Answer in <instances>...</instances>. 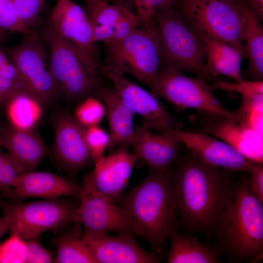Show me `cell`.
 I'll return each instance as SVG.
<instances>
[{
  "label": "cell",
  "mask_w": 263,
  "mask_h": 263,
  "mask_svg": "<svg viewBox=\"0 0 263 263\" xmlns=\"http://www.w3.org/2000/svg\"><path fill=\"white\" fill-rule=\"evenodd\" d=\"M169 169L177 197L178 224L210 235L233 191L234 172L207 165L186 148Z\"/></svg>",
  "instance_id": "1"
},
{
  "label": "cell",
  "mask_w": 263,
  "mask_h": 263,
  "mask_svg": "<svg viewBox=\"0 0 263 263\" xmlns=\"http://www.w3.org/2000/svg\"><path fill=\"white\" fill-rule=\"evenodd\" d=\"M117 204L132 219L138 235L160 256L178 224V202L169 170L150 169L141 182L124 192Z\"/></svg>",
  "instance_id": "2"
},
{
  "label": "cell",
  "mask_w": 263,
  "mask_h": 263,
  "mask_svg": "<svg viewBox=\"0 0 263 263\" xmlns=\"http://www.w3.org/2000/svg\"><path fill=\"white\" fill-rule=\"evenodd\" d=\"M246 179L235 183L212 233L213 246L234 263H255L263 258V203L251 191Z\"/></svg>",
  "instance_id": "3"
},
{
  "label": "cell",
  "mask_w": 263,
  "mask_h": 263,
  "mask_svg": "<svg viewBox=\"0 0 263 263\" xmlns=\"http://www.w3.org/2000/svg\"><path fill=\"white\" fill-rule=\"evenodd\" d=\"M39 32L49 49L51 73L59 96L73 103L98 96L104 88L99 71L86 63L49 20Z\"/></svg>",
  "instance_id": "4"
},
{
  "label": "cell",
  "mask_w": 263,
  "mask_h": 263,
  "mask_svg": "<svg viewBox=\"0 0 263 263\" xmlns=\"http://www.w3.org/2000/svg\"><path fill=\"white\" fill-rule=\"evenodd\" d=\"M193 30L244 53V29L249 8L244 0H174Z\"/></svg>",
  "instance_id": "5"
},
{
  "label": "cell",
  "mask_w": 263,
  "mask_h": 263,
  "mask_svg": "<svg viewBox=\"0 0 263 263\" xmlns=\"http://www.w3.org/2000/svg\"><path fill=\"white\" fill-rule=\"evenodd\" d=\"M103 63L150 88L162 67L156 23L139 27L122 40L104 44Z\"/></svg>",
  "instance_id": "6"
},
{
  "label": "cell",
  "mask_w": 263,
  "mask_h": 263,
  "mask_svg": "<svg viewBox=\"0 0 263 263\" xmlns=\"http://www.w3.org/2000/svg\"><path fill=\"white\" fill-rule=\"evenodd\" d=\"M161 66L201 75L205 65L203 44L197 33L173 7L155 17Z\"/></svg>",
  "instance_id": "7"
},
{
  "label": "cell",
  "mask_w": 263,
  "mask_h": 263,
  "mask_svg": "<svg viewBox=\"0 0 263 263\" xmlns=\"http://www.w3.org/2000/svg\"><path fill=\"white\" fill-rule=\"evenodd\" d=\"M77 206L74 201L61 198L28 202L0 199L8 230L27 240L74 223Z\"/></svg>",
  "instance_id": "8"
},
{
  "label": "cell",
  "mask_w": 263,
  "mask_h": 263,
  "mask_svg": "<svg viewBox=\"0 0 263 263\" xmlns=\"http://www.w3.org/2000/svg\"><path fill=\"white\" fill-rule=\"evenodd\" d=\"M151 93L181 109L236 118L234 111L225 107L204 80L185 75L172 67H162L150 87Z\"/></svg>",
  "instance_id": "9"
},
{
  "label": "cell",
  "mask_w": 263,
  "mask_h": 263,
  "mask_svg": "<svg viewBox=\"0 0 263 263\" xmlns=\"http://www.w3.org/2000/svg\"><path fill=\"white\" fill-rule=\"evenodd\" d=\"M23 35L19 44L8 50L7 57L22 75L29 91L44 105L49 104L59 94L51 73L48 46L38 29Z\"/></svg>",
  "instance_id": "10"
},
{
  "label": "cell",
  "mask_w": 263,
  "mask_h": 263,
  "mask_svg": "<svg viewBox=\"0 0 263 263\" xmlns=\"http://www.w3.org/2000/svg\"><path fill=\"white\" fill-rule=\"evenodd\" d=\"M99 71L112 82L113 87L125 105L134 114L142 118L143 127L162 133L183 129L184 123L172 115L153 93L107 66L100 65Z\"/></svg>",
  "instance_id": "11"
},
{
  "label": "cell",
  "mask_w": 263,
  "mask_h": 263,
  "mask_svg": "<svg viewBox=\"0 0 263 263\" xmlns=\"http://www.w3.org/2000/svg\"><path fill=\"white\" fill-rule=\"evenodd\" d=\"M78 196L74 222L88 233L114 232L138 235L136 225L127 211L98 192L86 179Z\"/></svg>",
  "instance_id": "12"
},
{
  "label": "cell",
  "mask_w": 263,
  "mask_h": 263,
  "mask_svg": "<svg viewBox=\"0 0 263 263\" xmlns=\"http://www.w3.org/2000/svg\"><path fill=\"white\" fill-rule=\"evenodd\" d=\"M190 125L183 130L207 134L230 145L248 159L263 162V136L240 124L236 118L196 111L188 119Z\"/></svg>",
  "instance_id": "13"
},
{
  "label": "cell",
  "mask_w": 263,
  "mask_h": 263,
  "mask_svg": "<svg viewBox=\"0 0 263 263\" xmlns=\"http://www.w3.org/2000/svg\"><path fill=\"white\" fill-rule=\"evenodd\" d=\"M49 21L89 66L99 70V54L94 41L89 15L72 0H57Z\"/></svg>",
  "instance_id": "14"
},
{
  "label": "cell",
  "mask_w": 263,
  "mask_h": 263,
  "mask_svg": "<svg viewBox=\"0 0 263 263\" xmlns=\"http://www.w3.org/2000/svg\"><path fill=\"white\" fill-rule=\"evenodd\" d=\"M52 121L54 132L52 150L54 158L71 173L84 169L92 160L85 140L84 127L74 116L65 112L56 113Z\"/></svg>",
  "instance_id": "15"
},
{
  "label": "cell",
  "mask_w": 263,
  "mask_h": 263,
  "mask_svg": "<svg viewBox=\"0 0 263 263\" xmlns=\"http://www.w3.org/2000/svg\"><path fill=\"white\" fill-rule=\"evenodd\" d=\"M169 133L204 164L237 172H249L256 163L236 149L213 136L203 133L176 130Z\"/></svg>",
  "instance_id": "16"
},
{
  "label": "cell",
  "mask_w": 263,
  "mask_h": 263,
  "mask_svg": "<svg viewBox=\"0 0 263 263\" xmlns=\"http://www.w3.org/2000/svg\"><path fill=\"white\" fill-rule=\"evenodd\" d=\"M138 160L128 147H120L94 161V169L84 178L98 192L117 204Z\"/></svg>",
  "instance_id": "17"
},
{
  "label": "cell",
  "mask_w": 263,
  "mask_h": 263,
  "mask_svg": "<svg viewBox=\"0 0 263 263\" xmlns=\"http://www.w3.org/2000/svg\"><path fill=\"white\" fill-rule=\"evenodd\" d=\"M128 234L84 232L82 239L97 263H157L161 257L145 250Z\"/></svg>",
  "instance_id": "18"
},
{
  "label": "cell",
  "mask_w": 263,
  "mask_h": 263,
  "mask_svg": "<svg viewBox=\"0 0 263 263\" xmlns=\"http://www.w3.org/2000/svg\"><path fill=\"white\" fill-rule=\"evenodd\" d=\"M133 152L150 170H168L179 157L183 144L169 133L153 132L142 126L135 128Z\"/></svg>",
  "instance_id": "19"
},
{
  "label": "cell",
  "mask_w": 263,
  "mask_h": 263,
  "mask_svg": "<svg viewBox=\"0 0 263 263\" xmlns=\"http://www.w3.org/2000/svg\"><path fill=\"white\" fill-rule=\"evenodd\" d=\"M81 187L66 178L46 171L25 172L14 183L8 198L56 199L78 196Z\"/></svg>",
  "instance_id": "20"
},
{
  "label": "cell",
  "mask_w": 263,
  "mask_h": 263,
  "mask_svg": "<svg viewBox=\"0 0 263 263\" xmlns=\"http://www.w3.org/2000/svg\"><path fill=\"white\" fill-rule=\"evenodd\" d=\"M204 48L206 58L203 71L199 78L203 79L211 75H223L234 80H244L241 66L244 54L231 45L195 31Z\"/></svg>",
  "instance_id": "21"
},
{
  "label": "cell",
  "mask_w": 263,
  "mask_h": 263,
  "mask_svg": "<svg viewBox=\"0 0 263 263\" xmlns=\"http://www.w3.org/2000/svg\"><path fill=\"white\" fill-rule=\"evenodd\" d=\"M98 96L105 106L109 123V152L132 145L135 134L134 114L122 101L113 87L104 88Z\"/></svg>",
  "instance_id": "22"
},
{
  "label": "cell",
  "mask_w": 263,
  "mask_h": 263,
  "mask_svg": "<svg viewBox=\"0 0 263 263\" xmlns=\"http://www.w3.org/2000/svg\"><path fill=\"white\" fill-rule=\"evenodd\" d=\"M0 146L23 168L33 171L48 152L43 140L33 130L16 129L9 124L0 132Z\"/></svg>",
  "instance_id": "23"
},
{
  "label": "cell",
  "mask_w": 263,
  "mask_h": 263,
  "mask_svg": "<svg viewBox=\"0 0 263 263\" xmlns=\"http://www.w3.org/2000/svg\"><path fill=\"white\" fill-rule=\"evenodd\" d=\"M168 263H219L220 254L214 246L180 233L174 228L170 232Z\"/></svg>",
  "instance_id": "24"
},
{
  "label": "cell",
  "mask_w": 263,
  "mask_h": 263,
  "mask_svg": "<svg viewBox=\"0 0 263 263\" xmlns=\"http://www.w3.org/2000/svg\"><path fill=\"white\" fill-rule=\"evenodd\" d=\"M133 12L124 4H110L103 0H96L89 12L94 41L109 42L117 24Z\"/></svg>",
  "instance_id": "25"
},
{
  "label": "cell",
  "mask_w": 263,
  "mask_h": 263,
  "mask_svg": "<svg viewBox=\"0 0 263 263\" xmlns=\"http://www.w3.org/2000/svg\"><path fill=\"white\" fill-rule=\"evenodd\" d=\"M44 105L39 98L29 92L18 93L4 108L9 124L19 130H34L42 118Z\"/></svg>",
  "instance_id": "26"
},
{
  "label": "cell",
  "mask_w": 263,
  "mask_h": 263,
  "mask_svg": "<svg viewBox=\"0 0 263 263\" xmlns=\"http://www.w3.org/2000/svg\"><path fill=\"white\" fill-rule=\"evenodd\" d=\"M244 57L248 60L246 71L247 79L263 80V28L260 21L251 13L248 12L244 29Z\"/></svg>",
  "instance_id": "27"
},
{
  "label": "cell",
  "mask_w": 263,
  "mask_h": 263,
  "mask_svg": "<svg viewBox=\"0 0 263 263\" xmlns=\"http://www.w3.org/2000/svg\"><path fill=\"white\" fill-rule=\"evenodd\" d=\"M74 227L58 236L55 240L57 263H97L82 239L80 225L75 222Z\"/></svg>",
  "instance_id": "28"
},
{
  "label": "cell",
  "mask_w": 263,
  "mask_h": 263,
  "mask_svg": "<svg viewBox=\"0 0 263 263\" xmlns=\"http://www.w3.org/2000/svg\"><path fill=\"white\" fill-rule=\"evenodd\" d=\"M115 3L129 6L132 4L136 10L140 26L150 27L155 23V17L159 12L167 10L174 5V0H116Z\"/></svg>",
  "instance_id": "29"
},
{
  "label": "cell",
  "mask_w": 263,
  "mask_h": 263,
  "mask_svg": "<svg viewBox=\"0 0 263 263\" xmlns=\"http://www.w3.org/2000/svg\"><path fill=\"white\" fill-rule=\"evenodd\" d=\"M106 115L105 106L100 99L88 97L79 102L75 109L74 117L83 127L98 125Z\"/></svg>",
  "instance_id": "30"
},
{
  "label": "cell",
  "mask_w": 263,
  "mask_h": 263,
  "mask_svg": "<svg viewBox=\"0 0 263 263\" xmlns=\"http://www.w3.org/2000/svg\"><path fill=\"white\" fill-rule=\"evenodd\" d=\"M19 21L28 29H38L45 0H10Z\"/></svg>",
  "instance_id": "31"
},
{
  "label": "cell",
  "mask_w": 263,
  "mask_h": 263,
  "mask_svg": "<svg viewBox=\"0 0 263 263\" xmlns=\"http://www.w3.org/2000/svg\"><path fill=\"white\" fill-rule=\"evenodd\" d=\"M25 172L11 155L0 150V196L8 198L16 180Z\"/></svg>",
  "instance_id": "32"
},
{
  "label": "cell",
  "mask_w": 263,
  "mask_h": 263,
  "mask_svg": "<svg viewBox=\"0 0 263 263\" xmlns=\"http://www.w3.org/2000/svg\"><path fill=\"white\" fill-rule=\"evenodd\" d=\"M84 135L87 145L94 162L104 156L109 144V134L98 125L84 127Z\"/></svg>",
  "instance_id": "33"
},
{
  "label": "cell",
  "mask_w": 263,
  "mask_h": 263,
  "mask_svg": "<svg viewBox=\"0 0 263 263\" xmlns=\"http://www.w3.org/2000/svg\"><path fill=\"white\" fill-rule=\"evenodd\" d=\"M27 254L26 242L16 234L0 245V263H26Z\"/></svg>",
  "instance_id": "34"
},
{
  "label": "cell",
  "mask_w": 263,
  "mask_h": 263,
  "mask_svg": "<svg viewBox=\"0 0 263 263\" xmlns=\"http://www.w3.org/2000/svg\"><path fill=\"white\" fill-rule=\"evenodd\" d=\"M212 90H221L239 94L241 96L263 94V80H243L240 82L218 81L210 86Z\"/></svg>",
  "instance_id": "35"
},
{
  "label": "cell",
  "mask_w": 263,
  "mask_h": 263,
  "mask_svg": "<svg viewBox=\"0 0 263 263\" xmlns=\"http://www.w3.org/2000/svg\"><path fill=\"white\" fill-rule=\"evenodd\" d=\"M0 29L23 34L30 30L18 18L10 0H0Z\"/></svg>",
  "instance_id": "36"
},
{
  "label": "cell",
  "mask_w": 263,
  "mask_h": 263,
  "mask_svg": "<svg viewBox=\"0 0 263 263\" xmlns=\"http://www.w3.org/2000/svg\"><path fill=\"white\" fill-rule=\"evenodd\" d=\"M27 254L26 263H50L54 262L50 252L41 245L34 238L26 242Z\"/></svg>",
  "instance_id": "37"
},
{
  "label": "cell",
  "mask_w": 263,
  "mask_h": 263,
  "mask_svg": "<svg viewBox=\"0 0 263 263\" xmlns=\"http://www.w3.org/2000/svg\"><path fill=\"white\" fill-rule=\"evenodd\" d=\"M22 91L29 92L11 79L0 75V110L4 109L12 97Z\"/></svg>",
  "instance_id": "38"
},
{
  "label": "cell",
  "mask_w": 263,
  "mask_h": 263,
  "mask_svg": "<svg viewBox=\"0 0 263 263\" xmlns=\"http://www.w3.org/2000/svg\"><path fill=\"white\" fill-rule=\"evenodd\" d=\"M249 177L246 179L247 185L253 194L263 203V166L256 163L249 171Z\"/></svg>",
  "instance_id": "39"
},
{
  "label": "cell",
  "mask_w": 263,
  "mask_h": 263,
  "mask_svg": "<svg viewBox=\"0 0 263 263\" xmlns=\"http://www.w3.org/2000/svg\"><path fill=\"white\" fill-rule=\"evenodd\" d=\"M251 13L260 21L263 20V0H244Z\"/></svg>",
  "instance_id": "40"
},
{
  "label": "cell",
  "mask_w": 263,
  "mask_h": 263,
  "mask_svg": "<svg viewBox=\"0 0 263 263\" xmlns=\"http://www.w3.org/2000/svg\"><path fill=\"white\" fill-rule=\"evenodd\" d=\"M8 231V227L4 216H0V239Z\"/></svg>",
  "instance_id": "41"
},
{
  "label": "cell",
  "mask_w": 263,
  "mask_h": 263,
  "mask_svg": "<svg viewBox=\"0 0 263 263\" xmlns=\"http://www.w3.org/2000/svg\"><path fill=\"white\" fill-rule=\"evenodd\" d=\"M9 60V59L8 57L6 56L3 53L0 52V68Z\"/></svg>",
  "instance_id": "42"
},
{
  "label": "cell",
  "mask_w": 263,
  "mask_h": 263,
  "mask_svg": "<svg viewBox=\"0 0 263 263\" xmlns=\"http://www.w3.org/2000/svg\"><path fill=\"white\" fill-rule=\"evenodd\" d=\"M96 0H84L86 3V6L87 7L88 12L90 11L91 8L92 7L93 4Z\"/></svg>",
  "instance_id": "43"
},
{
  "label": "cell",
  "mask_w": 263,
  "mask_h": 263,
  "mask_svg": "<svg viewBox=\"0 0 263 263\" xmlns=\"http://www.w3.org/2000/svg\"><path fill=\"white\" fill-rule=\"evenodd\" d=\"M1 29H0V39H1V38H2V34H1Z\"/></svg>",
  "instance_id": "44"
}]
</instances>
